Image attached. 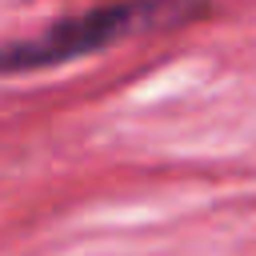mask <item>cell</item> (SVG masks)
Listing matches in <instances>:
<instances>
[{
  "instance_id": "1",
  "label": "cell",
  "mask_w": 256,
  "mask_h": 256,
  "mask_svg": "<svg viewBox=\"0 0 256 256\" xmlns=\"http://www.w3.org/2000/svg\"><path fill=\"white\" fill-rule=\"evenodd\" d=\"M204 12H208L204 0H112V4L88 8L80 16L56 20L28 40L0 44V76L56 68V64L104 52V48L132 40V36H144V32L180 28L188 20H200Z\"/></svg>"
}]
</instances>
